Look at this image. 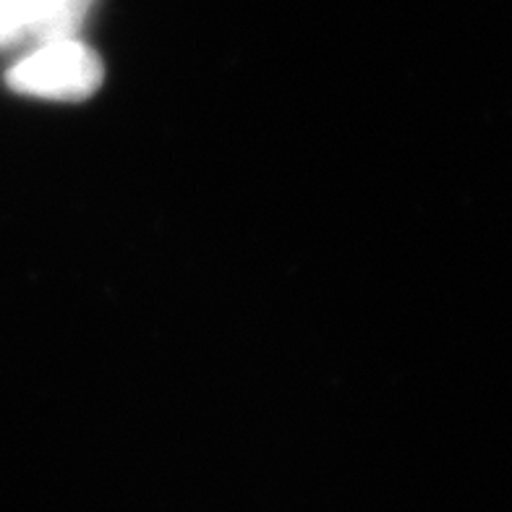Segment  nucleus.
Instances as JSON below:
<instances>
[{"label": "nucleus", "instance_id": "1", "mask_svg": "<svg viewBox=\"0 0 512 512\" xmlns=\"http://www.w3.org/2000/svg\"><path fill=\"white\" fill-rule=\"evenodd\" d=\"M102 79V66L87 48L74 42H48L45 48L19 61L8 74L11 87L19 92L61 100H81L92 95Z\"/></svg>", "mask_w": 512, "mask_h": 512}]
</instances>
